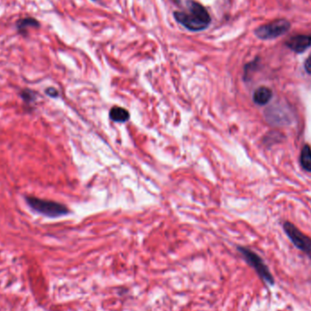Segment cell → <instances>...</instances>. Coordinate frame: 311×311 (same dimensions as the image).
Returning <instances> with one entry per match:
<instances>
[{
    "instance_id": "cell-1",
    "label": "cell",
    "mask_w": 311,
    "mask_h": 311,
    "mask_svg": "<svg viewBox=\"0 0 311 311\" xmlns=\"http://www.w3.org/2000/svg\"><path fill=\"white\" fill-rule=\"evenodd\" d=\"M187 11L174 12V17L179 24L190 31H201L207 28L211 18L204 6L196 1L188 2Z\"/></svg>"
},
{
    "instance_id": "cell-2",
    "label": "cell",
    "mask_w": 311,
    "mask_h": 311,
    "mask_svg": "<svg viewBox=\"0 0 311 311\" xmlns=\"http://www.w3.org/2000/svg\"><path fill=\"white\" fill-rule=\"evenodd\" d=\"M238 250L246 262L255 270L258 276L261 278L264 283L267 284L269 287H272L275 285V278L273 277L272 273L270 272L266 263L254 251L245 247H238Z\"/></svg>"
},
{
    "instance_id": "cell-3",
    "label": "cell",
    "mask_w": 311,
    "mask_h": 311,
    "mask_svg": "<svg viewBox=\"0 0 311 311\" xmlns=\"http://www.w3.org/2000/svg\"><path fill=\"white\" fill-rule=\"evenodd\" d=\"M26 200L34 211L40 213L47 217H62L66 216L69 213V209L66 206L56 201L41 200L35 197H27Z\"/></svg>"
},
{
    "instance_id": "cell-4",
    "label": "cell",
    "mask_w": 311,
    "mask_h": 311,
    "mask_svg": "<svg viewBox=\"0 0 311 311\" xmlns=\"http://www.w3.org/2000/svg\"><path fill=\"white\" fill-rule=\"evenodd\" d=\"M291 24L287 19H276L272 22L262 25L255 30L256 36L262 40H270L289 32Z\"/></svg>"
},
{
    "instance_id": "cell-5",
    "label": "cell",
    "mask_w": 311,
    "mask_h": 311,
    "mask_svg": "<svg viewBox=\"0 0 311 311\" xmlns=\"http://www.w3.org/2000/svg\"><path fill=\"white\" fill-rule=\"evenodd\" d=\"M284 231L295 247L305 253L311 259V239L306 234L301 232L292 223L285 222Z\"/></svg>"
},
{
    "instance_id": "cell-6",
    "label": "cell",
    "mask_w": 311,
    "mask_h": 311,
    "mask_svg": "<svg viewBox=\"0 0 311 311\" xmlns=\"http://www.w3.org/2000/svg\"><path fill=\"white\" fill-rule=\"evenodd\" d=\"M286 46L295 53H303L311 47V34L310 35H296L286 41Z\"/></svg>"
},
{
    "instance_id": "cell-7",
    "label": "cell",
    "mask_w": 311,
    "mask_h": 311,
    "mask_svg": "<svg viewBox=\"0 0 311 311\" xmlns=\"http://www.w3.org/2000/svg\"><path fill=\"white\" fill-rule=\"evenodd\" d=\"M272 95L271 89H268L267 87H260L256 89L253 94V101L257 105L263 106L269 102V100L272 98Z\"/></svg>"
},
{
    "instance_id": "cell-8",
    "label": "cell",
    "mask_w": 311,
    "mask_h": 311,
    "mask_svg": "<svg viewBox=\"0 0 311 311\" xmlns=\"http://www.w3.org/2000/svg\"><path fill=\"white\" fill-rule=\"evenodd\" d=\"M40 27L39 20H37L34 17H24L19 19L17 23V31L21 35H28V28H38Z\"/></svg>"
},
{
    "instance_id": "cell-9",
    "label": "cell",
    "mask_w": 311,
    "mask_h": 311,
    "mask_svg": "<svg viewBox=\"0 0 311 311\" xmlns=\"http://www.w3.org/2000/svg\"><path fill=\"white\" fill-rule=\"evenodd\" d=\"M109 117L114 122L125 123L129 119L130 114L126 108L115 106H113L109 111Z\"/></svg>"
},
{
    "instance_id": "cell-10",
    "label": "cell",
    "mask_w": 311,
    "mask_h": 311,
    "mask_svg": "<svg viewBox=\"0 0 311 311\" xmlns=\"http://www.w3.org/2000/svg\"><path fill=\"white\" fill-rule=\"evenodd\" d=\"M300 163L305 170L311 172V149L309 145H305L302 149L300 155Z\"/></svg>"
},
{
    "instance_id": "cell-11",
    "label": "cell",
    "mask_w": 311,
    "mask_h": 311,
    "mask_svg": "<svg viewBox=\"0 0 311 311\" xmlns=\"http://www.w3.org/2000/svg\"><path fill=\"white\" fill-rule=\"evenodd\" d=\"M21 97L23 100H25L27 103H31L35 100V93L31 90H24L21 92Z\"/></svg>"
},
{
    "instance_id": "cell-12",
    "label": "cell",
    "mask_w": 311,
    "mask_h": 311,
    "mask_svg": "<svg viewBox=\"0 0 311 311\" xmlns=\"http://www.w3.org/2000/svg\"><path fill=\"white\" fill-rule=\"evenodd\" d=\"M304 67H305L307 73H309L310 75H311V54L306 59L305 63H304Z\"/></svg>"
},
{
    "instance_id": "cell-13",
    "label": "cell",
    "mask_w": 311,
    "mask_h": 311,
    "mask_svg": "<svg viewBox=\"0 0 311 311\" xmlns=\"http://www.w3.org/2000/svg\"><path fill=\"white\" fill-rule=\"evenodd\" d=\"M46 93L49 95L51 98H56L58 96V92L56 89L54 88H49V89L46 90Z\"/></svg>"
}]
</instances>
